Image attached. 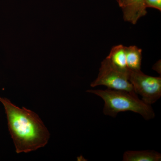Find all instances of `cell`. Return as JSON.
Listing matches in <instances>:
<instances>
[{"label": "cell", "instance_id": "6da1fadb", "mask_svg": "<svg viewBox=\"0 0 161 161\" xmlns=\"http://www.w3.org/2000/svg\"><path fill=\"white\" fill-rule=\"evenodd\" d=\"M16 153H27L45 147L50 133L40 116L31 110L19 108L8 98L0 97Z\"/></svg>", "mask_w": 161, "mask_h": 161}, {"label": "cell", "instance_id": "7a4b0ae2", "mask_svg": "<svg viewBox=\"0 0 161 161\" xmlns=\"http://www.w3.org/2000/svg\"><path fill=\"white\" fill-rule=\"evenodd\" d=\"M86 92L95 94L103 99V112L105 115L115 117L119 112L131 111L139 114L146 120H150L155 117L151 105L140 100L136 94L109 89L89 90Z\"/></svg>", "mask_w": 161, "mask_h": 161}, {"label": "cell", "instance_id": "3957f363", "mask_svg": "<svg viewBox=\"0 0 161 161\" xmlns=\"http://www.w3.org/2000/svg\"><path fill=\"white\" fill-rule=\"evenodd\" d=\"M98 86H105L109 89L136 94L129 80L128 70L123 71L118 69L107 58L102 62L98 77L91 84L92 87Z\"/></svg>", "mask_w": 161, "mask_h": 161}, {"label": "cell", "instance_id": "277c9868", "mask_svg": "<svg viewBox=\"0 0 161 161\" xmlns=\"http://www.w3.org/2000/svg\"><path fill=\"white\" fill-rule=\"evenodd\" d=\"M129 80L135 93L140 95L142 100L151 105L161 96V78L144 74L142 71H133L128 70Z\"/></svg>", "mask_w": 161, "mask_h": 161}, {"label": "cell", "instance_id": "5b68a950", "mask_svg": "<svg viewBox=\"0 0 161 161\" xmlns=\"http://www.w3.org/2000/svg\"><path fill=\"white\" fill-rule=\"evenodd\" d=\"M121 8L123 12L124 19L133 24L147 13L145 0H124Z\"/></svg>", "mask_w": 161, "mask_h": 161}, {"label": "cell", "instance_id": "8992f818", "mask_svg": "<svg viewBox=\"0 0 161 161\" xmlns=\"http://www.w3.org/2000/svg\"><path fill=\"white\" fill-rule=\"evenodd\" d=\"M161 154L153 150L127 151L125 152L124 161H159Z\"/></svg>", "mask_w": 161, "mask_h": 161}, {"label": "cell", "instance_id": "52a82bcc", "mask_svg": "<svg viewBox=\"0 0 161 161\" xmlns=\"http://www.w3.org/2000/svg\"><path fill=\"white\" fill-rule=\"evenodd\" d=\"M128 69L133 71H140L142 61V50L136 46L125 47Z\"/></svg>", "mask_w": 161, "mask_h": 161}, {"label": "cell", "instance_id": "ba28073f", "mask_svg": "<svg viewBox=\"0 0 161 161\" xmlns=\"http://www.w3.org/2000/svg\"><path fill=\"white\" fill-rule=\"evenodd\" d=\"M107 58L116 68L123 71H128L125 46L120 44L113 47Z\"/></svg>", "mask_w": 161, "mask_h": 161}, {"label": "cell", "instance_id": "9c48e42d", "mask_svg": "<svg viewBox=\"0 0 161 161\" xmlns=\"http://www.w3.org/2000/svg\"><path fill=\"white\" fill-rule=\"evenodd\" d=\"M145 5L147 8H154L161 10V0H145Z\"/></svg>", "mask_w": 161, "mask_h": 161}, {"label": "cell", "instance_id": "30bf717a", "mask_svg": "<svg viewBox=\"0 0 161 161\" xmlns=\"http://www.w3.org/2000/svg\"><path fill=\"white\" fill-rule=\"evenodd\" d=\"M124 0H117V2H118L119 5V6L120 7H121L122 6L123 3H124Z\"/></svg>", "mask_w": 161, "mask_h": 161}]
</instances>
